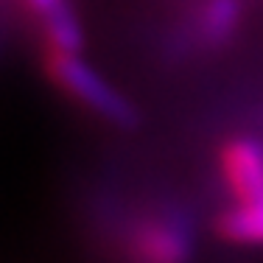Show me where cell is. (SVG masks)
Returning <instances> with one entry per match:
<instances>
[{
  "label": "cell",
  "mask_w": 263,
  "mask_h": 263,
  "mask_svg": "<svg viewBox=\"0 0 263 263\" xmlns=\"http://www.w3.org/2000/svg\"><path fill=\"white\" fill-rule=\"evenodd\" d=\"M238 23V3L235 0H210L199 17V31L204 40H224Z\"/></svg>",
  "instance_id": "obj_5"
},
{
  "label": "cell",
  "mask_w": 263,
  "mask_h": 263,
  "mask_svg": "<svg viewBox=\"0 0 263 263\" xmlns=\"http://www.w3.org/2000/svg\"><path fill=\"white\" fill-rule=\"evenodd\" d=\"M40 59L51 84L65 92L67 98H73L81 109L92 112L96 118H101L115 129H137L140 115H137L135 104L123 92H118L104 76H98L79 53L42 48Z\"/></svg>",
  "instance_id": "obj_2"
},
{
  "label": "cell",
  "mask_w": 263,
  "mask_h": 263,
  "mask_svg": "<svg viewBox=\"0 0 263 263\" xmlns=\"http://www.w3.org/2000/svg\"><path fill=\"white\" fill-rule=\"evenodd\" d=\"M109 263H193L196 227L182 208H157L112 221L104 233Z\"/></svg>",
  "instance_id": "obj_1"
},
{
  "label": "cell",
  "mask_w": 263,
  "mask_h": 263,
  "mask_svg": "<svg viewBox=\"0 0 263 263\" xmlns=\"http://www.w3.org/2000/svg\"><path fill=\"white\" fill-rule=\"evenodd\" d=\"M224 185L235 204H263V143L233 137L218 152Z\"/></svg>",
  "instance_id": "obj_3"
},
{
  "label": "cell",
  "mask_w": 263,
  "mask_h": 263,
  "mask_svg": "<svg viewBox=\"0 0 263 263\" xmlns=\"http://www.w3.org/2000/svg\"><path fill=\"white\" fill-rule=\"evenodd\" d=\"M213 230L235 247H263V204H230L218 210Z\"/></svg>",
  "instance_id": "obj_4"
},
{
  "label": "cell",
  "mask_w": 263,
  "mask_h": 263,
  "mask_svg": "<svg viewBox=\"0 0 263 263\" xmlns=\"http://www.w3.org/2000/svg\"><path fill=\"white\" fill-rule=\"evenodd\" d=\"M20 3L31 14V20H36V26H42L45 20L56 17L59 11L70 9V0H20Z\"/></svg>",
  "instance_id": "obj_6"
}]
</instances>
